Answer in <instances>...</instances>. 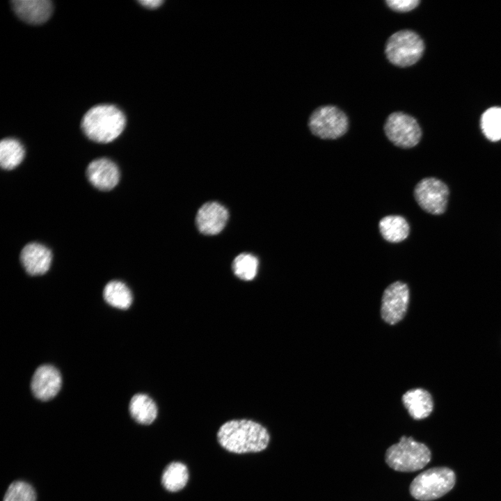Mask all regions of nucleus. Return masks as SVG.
<instances>
[{
  "mask_svg": "<svg viewBox=\"0 0 501 501\" xmlns=\"http://www.w3.org/2000/svg\"><path fill=\"white\" fill-rule=\"evenodd\" d=\"M223 448L235 454L258 452L265 450L270 440L267 429L251 420H231L223 423L217 432Z\"/></svg>",
  "mask_w": 501,
  "mask_h": 501,
  "instance_id": "nucleus-1",
  "label": "nucleus"
},
{
  "mask_svg": "<svg viewBox=\"0 0 501 501\" xmlns=\"http://www.w3.org/2000/svg\"><path fill=\"white\" fill-rule=\"evenodd\" d=\"M125 122V116L118 107L111 104H100L90 108L84 114L81 128L90 140L107 143L122 132Z\"/></svg>",
  "mask_w": 501,
  "mask_h": 501,
  "instance_id": "nucleus-2",
  "label": "nucleus"
},
{
  "mask_svg": "<svg viewBox=\"0 0 501 501\" xmlns=\"http://www.w3.org/2000/svg\"><path fill=\"white\" fill-rule=\"evenodd\" d=\"M431 452L423 443L403 436L397 443L388 448L386 463L399 472H415L423 468L431 460Z\"/></svg>",
  "mask_w": 501,
  "mask_h": 501,
  "instance_id": "nucleus-3",
  "label": "nucleus"
},
{
  "mask_svg": "<svg viewBox=\"0 0 501 501\" xmlns=\"http://www.w3.org/2000/svg\"><path fill=\"white\" fill-rule=\"evenodd\" d=\"M454 471L446 467L428 469L419 474L412 481L411 495L420 501H431L448 493L454 486Z\"/></svg>",
  "mask_w": 501,
  "mask_h": 501,
  "instance_id": "nucleus-4",
  "label": "nucleus"
},
{
  "mask_svg": "<svg viewBox=\"0 0 501 501\" xmlns=\"http://www.w3.org/2000/svg\"><path fill=\"white\" fill-rule=\"evenodd\" d=\"M424 50L422 39L411 30H400L388 39L385 54L394 65L405 67L414 65L422 57Z\"/></svg>",
  "mask_w": 501,
  "mask_h": 501,
  "instance_id": "nucleus-5",
  "label": "nucleus"
},
{
  "mask_svg": "<svg viewBox=\"0 0 501 501\" xmlns=\"http://www.w3.org/2000/svg\"><path fill=\"white\" fill-rule=\"evenodd\" d=\"M308 127L312 134L321 139H337L348 130L345 113L333 105L317 108L310 115Z\"/></svg>",
  "mask_w": 501,
  "mask_h": 501,
  "instance_id": "nucleus-6",
  "label": "nucleus"
},
{
  "mask_svg": "<svg viewBox=\"0 0 501 501\" xmlns=\"http://www.w3.org/2000/svg\"><path fill=\"white\" fill-rule=\"evenodd\" d=\"M388 140L401 148H411L420 142L422 130L417 120L403 112H393L388 116L384 125Z\"/></svg>",
  "mask_w": 501,
  "mask_h": 501,
  "instance_id": "nucleus-7",
  "label": "nucleus"
},
{
  "mask_svg": "<svg viewBox=\"0 0 501 501\" xmlns=\"http://www.w3.org/2000/svg\"><path fill=\"white\" fill-rule=\"evenodd\" d=\"M448 196L447 185L435 177L421 180L414 189V197L420 207L434 215L441 214L445 211Z\"/></svg>",
  "mask_w": 501,
  "mask_h": 501,
  "instance_id": "nucleus-8",
  "label": "nucleus"
},
{
  "mask_svg": "<svg viewBox=\"0 0 501 501\" xmlns=\"http://www.w3.org/2000/svg\"><path fill=\"white\" fill-rule=\"evenodd\" d=\"M410 299L408 285L396 281L388 286L381 299V315L386 323L394 325L405 317Z\"/></svg>",
  "mask_w": 501,
  "mask_h": 501,
  "instance_id": "nucleus-9",
  "label": "nucleus"
},
{
  "mask_svg": "<svg viewBox=\"0 0 501 501\" xmlns=\"http://www.w3.org/2000/svg\"><path fill=\"white\" fill-rule=\"evenodd\" d=\"M228 216V211L223 205L216 201L208 202L198 210L196 226L203 234L215 235L223 230Z\"/></svg>",
  "mask_w": 501,
  "mask_h": 501,
  "instance_id": "nucleus-10",
  "label": "nucleus"
},
{
  "mask_svg": "<svg viewBox=\"0 0 501 501\" xmlns=\"http://www.w3.org/2000/svg\"><path fill=\"white\" fill-rule=\"evenodd\" d=\"M62 383L59 371L50 365L38 367L32 377L31 388L33 395L41 401L54 398L59 392Z\"/></svg>",
  "mask_w": 501,
  "mask_h": 501,
  "instance_id": "nucleus-11",
  "label": "nucleus"
},
{
  "mask_svg": "<svg viewBox=\"0 0 501 501\" xmlns=\"http://www.w3.org/2000/svg\"><path fill=\"white\" fill-rule=\"evenodd\" d=\"M86 175L89 182L102 191L112 189L120 179L118 166L106 158H100L91 161L88 166Z\"/></svg>",
  "mask_w": 501,
  "mask_h": 501,
  "instance_id": "nucleus-12",
  "label": "nucleus"
},
{
  "mask_svg": "<svg viewBox=\"0 0 501 501\" xmlns=\"http://www.w3.org/2000/svg\"><path fill=\"white\" fill-rule=\"evenodd\" d=\"M52 259L51 250L39 243L26 244L21 251L20 260L26 271L31 276L45 273Z\"/></svg>",
  "mask_w": 501,
  "mask_h": 501,
  "instance_id": "nucleus-13",
  "label": "nucleus"
},
{
  "mask_svg": "<svg viewBox=\"0 0 501 501\" xmlns=\"http://www.w3.org/2000/svg\"><path fill=\"white\" fill-rule=\"evenodd\" d=\"M16 15L24 22L31 24L45 22L52 13L49 0H15L11 1Z\"/></svg>",
  "mask_w": 501,
  "mask_h": 501,
  "instance_id": "nucleus-14",
  "label": "nucleus"
},
{
  "mask_svg": "<svg viewBox=\"0 0 501 501\" xmlns=\"http://www.w3.org/2000/svg\"><path fill=\"white\" fill-rule=\"evenodd\" d=\"M402 403L412 418L420 420L432 413L434 401L431 394L422 388L407 390L401 397Z\"/></svg>",
  "mask_w": 501,
  "mask_h": 501,
  "instance_id": "nucleus-15",
  "label": "nucleus"
},
{
  "mask_svg": "<svg viewBox=\"0 0 501 501\" xmlns=\"http://www.w3.org/2000/svg\"><path fill=\"white\" fill-rule=\"evenodd\" d=\"M129 411L132 418L138 423L148 425L157 418L158 409L154 401L148 395L138 393L129 402Z\"/></svg>",
  "mask_w": 501,
  "mask_h": 501,
  "instance_id": "nucleus-16",
  "label": "nucleus"
},
{
  "mask_svg": "<svg viewBox=\"0 0 501 501\" xmlns=\"http://www.w3.org/2000/svg\"><path fill=\"white\" fill-rule=\"evenodd\" d=\"M379 228L383 239L391 243L402 241L407 238L410 232L406 220L398 215H389L381 218Z\"/></svg>",
  "mask_w": 501,
  "mask_h": 501,
  "instance_id": "nucleus-17",
  "label": "nucleus"
},
{
  "mask_svg": "<svg viewBox=\"0 0 501 501\" xmlns=\"http://www.w3.org/2000/svg\"><path fill=\"white\" fill-rule=\"evenodd\" d=\"M189 480V471L183 463L174 461L169 463L161 475V484L170 492L182 490Z\"/></svg>",
  "mask_w": 501,
  "mask_h": 501,
  "instance_id": "nucleus-18",
  "label": "nucleus"
},
{
  "mask_svg": "<svg viewBox=\"0 0 501 501\" xmlns=\"http://www.w3.org/2000/svg\"><path fill=\"white\" fill-rule=\"evenodd\" d=\"M103 296L108 304L122 310L129 308L133 300L129 287L118 280L108 283L104 289Z\"/></svg>",
  "mask_w": 501,
  "mask_h": 501,
  "instance_id": "nucleus-19",
  "label": "nucleus"
},
{
  "mask_svg": "<svg viewBox=\"0 0 501 501\" xmlns=\"http://www.w3.org/2000/svg\"><path fill=\"white\" fill-rule=\"evenodd\" d=\"M24 149L21 143L12 138H3L0 143V164L5 170L16 168L23 160Z\"/></svg>",
  "mask_w": 501,
  "mask_h": 501,
  "instance_id": "nucleus-20",
  "label": "nucleus"
},
{
  "mask_svg": "<svg viewBox=\"0 0 501 501\" xmlns=\"http://www.w3.org/2000/svg\"><path fill=\"white\" fill-rule=\"evenodd\" d=\"M259 261L250 253H241L237 255L232 263L234 275L241 280L250 281L253 280L257 273Z\"/></svg>",
  "mask_w": 501,
  "mask_h": 501,
  "instance_id": "nucleus-21",
  "label": "nucleus"
},
{
  "mask_svg": "<svg viewBox=\"0 0 501 501\" xmlns=\"http://www.w3.org/2000/svg\"><path fill=\"white\" fill-rule=\"evenodd\" d=\"M481 127L484 136L491 141L501 139V107H491L482 116Z\"/></svg>",
  "mask_w": 501,
  "mask_h": 501,
  "instance_id": "nucleus-22",
  "label": "nucleus"
},
{
  "mask_svg": "<svg viewBox=\"0 0 501 501\" xmlns=\"http://www.w3.org/2000/svg\"><path fill=\"white\" fill-rule=\"evenodd\" d=\"M33 487L24 481H15L8 487L3 501H36Z\"/></svg>",
  "mask_w": 501,
  "mask_h": 501,
  "instance_id": "nucleus-23",
  "label": "nucleus"
},
{
  "mask_svg": "<svg viewBox=\"0 0 501 501\" xmlns=\"http://www.w3.org/2000/svg\"><path fill=\"white\" fill-rule=\"evenodd\" d=\"M418 0H387L385 3L392 10L408 12L415 8L420 3Z\"/></svg>",
  "mask_w": 501,
  "mask_h": 501,
  "instance_id": "nucleus-24",
  "label": "nucleus"
},
{
  "mask_svg": "<svg viewBox=\"0 0 501 501\" xmlns=\"http://www.w3.org/2000/svg\"><path fill=\"white\" fill-rule=\"evenodd\" d=\"M138 2L144 7L153 9L160 6L164 1L161 0H141L138 1Z\"/></svg>",
  "mask_w": 501,
  "mask_h": 501,
  "instance_id": "nucleus-25",
  "label": "nucleus"
}]
</instances>
